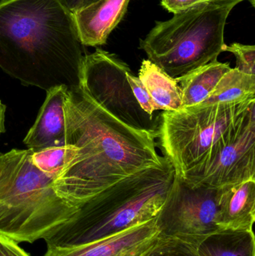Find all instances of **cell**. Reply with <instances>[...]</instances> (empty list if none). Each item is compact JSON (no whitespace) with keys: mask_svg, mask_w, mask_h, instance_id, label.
Instances as JSON below:
<instances>
[{"mask_svg":"<svg viewBox=\"0 0 255 256\" xmlns=\"http://www.w3.org/2000/svg\"><path fill=\"white\" fill-rule=\"evenodd\" d=\"M64 112L65 158L54 188L72 207L166 160L157 153V134L127 126L79 87L67 90Z\"/></svg>","mask_w":255,"mask_h":256,"instance_id":"obj_1","label":"cell"},{"mask_svg":"<svg viewBox=\"0 0 255 256\" xmlns=\"http://www.w3.org/2000/svg\"><path fill=\"white\" fill-rule=\"evenodd\" d=\"M83 46L60 0L0 1V68L23 85L79 87Z\"/></svg>","mask_w":255,"mask_h":256,"instance_id":"obj_2","label":"cell"},{"mask_svg":"<svg viewBox=\"0 0 255 256\" xmlns=\"http://www.w3.org/2000/svg\"><path fill=\"white\" fill-rule=\"evenodd\" d=\"M167 159L118 180L78 206L43 240L47 248H72L112 237L157 218L173 184Z\"/></svg>","mask_w":255,"mask_h":256,"instance_id":"obj_3","label":"cell"},{"mask_svg":"<svg viewBox=\"0 0 255 256\" xmlns=\"http://www.w3.org/2000/svg\"><path fill=\"white\" fill-rule=\"evenodd\" d=\"M255 118V98L234 103L199 104L163 111L157 138L180 178L206 166Z\"/></svg>","mask_w":255,"mask_h":256,"instance_id":"obj_4","label":"cell"},{"mask_svg":"<svg viewBox=\"0 0 255 256\" xmlns=\"http://www.w3.org/2000/svg\"><path fill=\"white\" fill-rule=\"evenodd\" d=\"M234 7L208 2L156 22L139 48L171 78L184 76L226 51L225 28Z\"/></svg>","mask_w":255,"mask_h":256,"instance_id":"obj_5","label":"cell"},{"mask_svg":"<svg viewBox=\"0 0 255 256\" xmlns=\"http://www.w3.org/2000/svg\"><path fill=\"white\" fill-rule=\"evenodd\" d=\"M54 182L33 164L31 149L22 150L0 184V234L34 243L68 220L77 208L56 194Z\"/></svg>","mask_w":255,"mask_h":256,"instance_id":"obj_6","label":"cell"},{"mask_svg":"<svg viewBox=\"0 0 255 256\" xmlns=\"http://www.w3.org/2000/svg\"><path fill=\"white\" fill-rule=\"evenodd\" d=\"M130 70L128 64L116 55L97 48L84 57L79 88L127 126L157 134L160 117L154 120L139 106L127 80Z\"/></svg>","mask_w":255,"mask_h":256,"instance_id":"obj_7","label":"cell"},{"mask_svg":"<svg viewBox=\"0 0 255 256\" xmlns=\"http://www.w3.org/2000/svg\"><path fill=\"white\" fill-rule=\"evenodd\" d=\"M217 189L193 186L175 174L166 202L156 218L159 236L175 237L197 245L219 231Z\"/></svg>","mask_w":255,"mask_h":256,"instance_id":"obj_8","label":"cell"},{"mask_svg":"<svg viewBox=\"0 0 255 256\" xmlns=\"http://www.w3.org/2000/svg\"><path fill=\"white\" fill-rule=\"evenodd\" d=\"M249 180H255V118L206 166L184 180L193 186L218 189Z\"/></svg>","mask_w":255,"mask_h":256,"instance_id":"obj_9","label":"cell"},{"mask_svg":"<svg viewBox=\"0 0 255 256\" xmlns=\"http://www.w3.org/2000/svg\"><path fill=\"white\" fill-rule=\"evenodd\" d=\"M156 218L127 231L72 248H47L43 256H141L158 238Z\"/></svg>","mask_w":255,"mask_h":256,"instance_id":"obj_10","label":"cell"},{"mask_svg":"<svg viewBox=\"0 0 255 256\" xmlns=\"http://www.w3.org/2000/svg\"><path fill=\"white\" fill-rule=\"evenodd\" d=\"M67 90L66 86H58L46 92L35 122L24 138V144L28 148L40 150L65 146L64 103Z\"/></svg>","mask_w":255,"mask_h":256,"instance_id":"obj_11","label":"cell"},{"mask_svg":"<svg viewBox=\"0 0 255 256\" xmlns=\"http://www.w3.org/2000/svg\"><path fill=\"white\" fill-rule=\"evenodd\" d=\"M130 0H97L73 12L83 46L105 44L124 18Z\"/></svg>","mask_w":255,"mask_h":256,"instance_id":"obj_12","label":"cell"},{"mask_svg":"<svg viewBox=\"0 0 255 256\" xmlns=\"http://www.w3.org/2000/svg\"><path fill=\"white\" fill-rule=\"evenodd\" d=\"M255 220V180L217 189V226L220 230L253 231Z\"/></svg>","mask_w":255,"mask_h":256,"instance_id":"obj_13","label":"cell"},{"mask_svg":"<svg viewBox=\"0 0 255 256\" xmlns=\"http://www.w3.org/2000/svg\"><path fill=\"white\" fill-rule=\"evenodd\" d=\"M231 68L229 63L217 60L175 78L181 88L182 108L203 103Z\"/></svg>","mask_w":255,"mask_h":256,"instance_id":"obj_14","label":"cell"},{"mask_svg":"<svg viewBox=\"0 0 255 256\" xmlns=\"http://www.w3.org/2000/svg\"><path fill=\"white\" fill-rule=\"evenodd\" d=\"M138 78L151 96L159 110L174 111L182 108L181 92L175 78L165 73L148 60H144Z\"/></svg>","mask_w":255,"mask_h":256,"instance_id":"obj_15","label":"cell"},{"mask_svg":"<svg viewBox=\"0 0 255 256\" xmlns=\"http://www.w3.org/2000/svg\"><path fill=\"white\" fill-rule=\"evenodd\" d=\"M200 256H255L253 231L219 230L197 244Z\"/></svg>","mask_w":255,"mask_h":256,"instance_id":"obj_16","label":"cell"},{"mask_svg":"<svg viewBox=\"0 0 255 256\" xmlns=\"http://www.w3.org/2000/svg\"><path fill=\"white\" fill-rule=\"evenodd\" d=\"M255 98V76L231 68L203 104L234 103Z\"/></svg>","mask_w":255,"mask_h":256,"instance_id":"obj_17","label":"cell"},{"mask_svg":"<svg viewBox=\"0 0 255 256\" xmlns=\"http://www.w3.org/2000/svg\"><path fill=\"white\" fill-rule=\"evenodd\" d=\"M141 256H200L197 245L175 237L158 236L154 244Z\"/></svg>","mask_w":255,"mask_h":256,"instance_id":"obj_18","label":"cell"},{"mask_svg":"<svg viewBox=\"0 0 255 256\" xmlns=\"http://www.w3.org/2000/svg\"><path fill=\"white\" fill-rule=\"evenodd\" d=\"M31 150L33 164L40 171L56 178L64 167L65 146Z\"/></svg>","mask_w":255,"mask_h":256,"instance_id":"obj_19","label":"cell"},{"mask_svg":"<svg viewBox=\"0 0 255 256\" xmlns=\"http://www.w3.org/2000/svg\"><path fill=\"white\" fill-rule=\"evenodd\" d=\"M226 52H230L236 58V68L247 74L255 76V45L233 43L226 45Z\"/></svg>","mask_w":255,"mask_h":256,"instance_id":"obj_20","label":"cell"},{"mask_svg":"<svg viewBox=\"0 0 255 256\" xmlns=\"http://www.w3.org/2000/svg\"><path fill=\"white\" fill-rule=\"evenodd\" d=\"M127 78L139 106L148 115L153 116L154 112L159 110L158 108L139 78L135 76L132 70L127 74Z\"/></svg>","mask_w":255,"mask_h":256,"instance_id":"obj_21","label":"cell"},{"mask_svg":"<svg viewBox=\"0 0 255 256\" xmlns=\"http://www.w3.org/2000/svg\"><path fill=\"white\" fill-rule=\"evenodd\" d=\"M208 2L209 0H160L162 6L174 14L182 13Z\"/></svg>","mask_w":255,"mask_h":256,"instance_id":"obj_22","label":"cell"},{"mask_svg":"<svg viewBox=\"0 0 255 256\" xmlns=\"http://www.w3.org/2000/svg\"><path fill=\"white\" fill-rule=\"evenodd\" d=\"M0 256H30L16 242L0 234Z\"/></svg>","mask_w":255,"mask_h":256,"instance_id":"obj_23","label":"cell"},{"mask_svg":"<svg viewBox=\"0 0 255 256\" xmlns=\"http://www.w3.org/2000/svg\"><path fill=\"white\" fill-rule=\"evenodd\" d=\"M22 150L13 149L7 153H0V184L4 180L16 158L20 154Z\"/></svg>","mask_w":255,"mask_h":256,"instance_id":"obj_24","label":"cell"},{"mask_svg":"<svg viewBox=\"0 0 255 256\" xmlns=\"http://www.w3.org/2000/svg\"><path fill=\"white\" fill-rule=\"evenodd\" d=\"M70 12H74L80 8L82 0H60Z\"/></svg>","mask_w":255,"mask_h":256,"instance_id":"obj_25","label":"cell"},{"mask_svg":"<svg viewBox=\"0 0 255 256\" xmlns=\"http://www.w3.org/2000/svg\"><path fill=\"white\" fill-rule=\"evenodd\" d=\"M6 106L0 100V134L5 131L4 128V115H5Z\"/></svg>","mask_w":255,"mask_h":256,"instance_id":"obj_26","label":"cell"},{"mask_svg":"<svg viewBox=\"0 0 255 256\" xmlns=\"http://www.w3.org/2000/svg\"><path fill=\"white\" fill-rule=\"evenodd\" d=\"M96 1H97V0H82L80 8L85 7V6H88V4H91V3L94 2Z\"/></svg>","mask_w":255,"mask_h":256,"instance_id":"obj_27","label":"cell"}]
</instances>
